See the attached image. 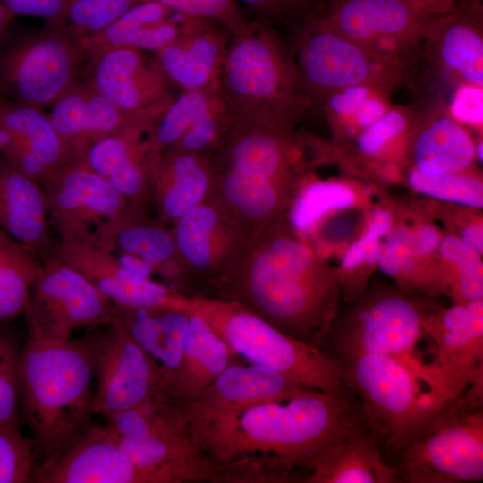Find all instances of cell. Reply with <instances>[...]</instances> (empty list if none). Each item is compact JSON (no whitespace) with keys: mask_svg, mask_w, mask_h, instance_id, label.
<instances>
[{"mask_svg":"<svg viewBox=\"0 0 483 483\" xmlns=\"http://www.w3.org/2000/svg\"><path fill=\"white\" fill-rule=\"evenodd\" d=\"M313 263L309 248L278 221L239 243L206 295L237 303L318 348L331 326L333 289Z\"/></svg>","mask_w":483,"mask_h":483,"instance_id":"obj_1","label":"cell"},{"mask_svg":"<svg viewBox=\"0 0 483 483\" xmlns=\"http://www.w3.org/2000/svg\"><path fill=\"white\" fill-rule=\"evenodd\" d=\"M296 119L232 116L211 154L214 182L208 199L231 218L242 239L278 222L284 190L301 157Z\"/></svg>","mask_w":483,"mask_h":483,"instance_id":"obj_2","label":"cell"},{"mask_svg":"<svg viewBox=\"0 0 483 483\" xmlns=\"http://www.w3.org/2000/svg\"><path fill=\"white\" fill-rule=\"evenodd\" d=\"M349 394L308 388L288 398L246 406L192 435L213 463L243 453L267 452L292 461L309 473L355 412L356 403Z\"/></svg>","mask_w":483,"mask_h":483,"instance_id":"obj_3","label":"cell"},{"mask_svg":"<svg viewBox=\"0 0 483 483\" xmlns=\"http://www.w3.org/2000/svg\"><path fill=\"white\" fill-rule=\"evenodd\" d=\"M92 337L59 343L26 340L19 362L20 415L47 460L94 424Z\"/></svg>","mask_w":483,"mask_h":483,"instance_id":"obj_4","label":"cell"},{"mask_svg":"<svg viewBox=\"0 0 483 483\" xmlns=\"http://www.w3.org/2000/svg\"><path fill=\"white\" fill-rule=\"evenodd\" d=\"M332 360L361 419L391 462L407 442L453 402L444 403L410 368L394 358L358 353Z\"/></svg>","mask_w":483,"mask_h":483,"instance_id":"obj_5","label":"cell"},{"mask_svg":"<svg viewBox=\"0 0 483 483\" xmlns=\"http://www.w3.org/2000/svg\"><path fill=\"white\" fill-rule=\"evenodd\" d=\"M219 92L233 116L299 118L313 105L289 43L268 22L257 20L232 35Z\"/></svg>","mask_w":483,"mask_h":483,"instance_id":"obj_6","label":"cell"},{"mask_svg":"<svg viewBox=\"0 0 483 483\" xmlns=\"http://www.w3.org/2000/svg\"><path fill=\"white\" fill-rule=\"evenodd\" d=\"M201 315L241 360L318 391L344 394L341 370L319 348L299 341L248 309L208 295H190Z\"/></svg>","mask_w":483,"mask_h":483,"instance_id":"obj_7","label":"cell"},{"mask_svg":"<svg viewBox=\"0 0 483 483\" xmlns=\"http://www.w3.org/2000/svg\"><path fill=\"white\" fill-rule=\"evenodd\" d=\"M124 454L158 483H210L214 463L198 445L184 410L155 394L106 419Z\"/></svg>","mask_w":483,"mask_h":483,"instance_id":"obj_8","label":"cell"},{"mask_svg":"<svg viewBox=\"0 0 483 483\" xmlns=\"http://www.w3.org/2000/svg\"><path fill=\"white\" fill-rule=\"evenodd\" d=\"M483 393L468 388L407 442L392 463L398 482L473 483L483 479Z\"/></svg>","mask_w":483,"mask_h":483,"instance_id":"obj_9","label":"cell"},{"mask_svg":"<svg viewBox=\"0 0 483 483\" xmlns=\"http://www.w3.org/2000/svg\"><path fill=\"white\" fill-rule=\"evenodd\" d=\"M288 43L312 105L348 87L395 88L406 80L408 63L377 54L343 37L317 16L308 18Z\"/></svg>","mask_w":483,"mask_h":483,"instance_id":"obj_10","label":"cell"},{"mask_svg":"<svg viewBox=\"0 0 483 483\" xmlns=\"http://www.w3.org/2000/svg\"><path fill=\"white\" fill-rule=\"evenodd\" d=\"M423 321L414 304L398 295L381 297L356 312L339 328H330L319 345L328 358L374 353L394 358L410 368L443 402L440 369L419 356Z\"/></svg>","mask_w":483,"mask_h":483,"instance_id":"obj_11","label":"cell"},{"mask_svg":"<svg viewBox=\"0 0 483 483\" xmlns=\"http://www.w3.org/2000/svg\"><path fill=\"white\" fill-rule=\"evenodd\" d=\"M86 56L64 26L47 23L8 46L0 59L4 99L44 109L76 82Z\"/></svg>","mask_w":483,"mask_h":483,"instance_id":"obj_12","label":"cell"},{"mask_svg":"<svg viewBox=\"0 0 483 483\" xmlns=\"http://www.w3.org/2000/svg\"><path fill=\"white\" fill-rule=\"evenodd\" d=\"M415 79L427 89L419 101L445 102V95L462 85L483 87L482 15L478 5L455 6L430 20L406 82Z\"/></svg>","mask_w":483,"mask_h":483,"instance_id":"obj_13","label":"cell"},{"mask_svg":"<svg viewBox=\"0 0 483 483\" xmlns=\"http://www.w3.org/2000/svg\"><path fill=\"white\" fill-rule=\"evenodd\" d=\"M23 315L26 340L59 343L78 328L107 326L115 308L81 273L51 254L30 288Z\"/></svg>","mask_w":483,"mask_h":483,"instance_id":"obj_14","label":"cell"},{"mask_svg":"<svg viewBox=\"0 0 483 483\" xmlns=\"http://www.w3.org/2000/svg\"><path fill=\"white\" fill-rule=\"evenodd\" d=\"M435 15L418 0H330L315 16L369 50L410 63Z\"/></svg>","mask_w":483,"mask_h":483,"instance_id":"obj_15","label":"cell"},{"mask_svg":"<svg viewBox=\"0 0 483 483\" xmlns=\"http://www.w3.org/2000/svg\"><path fill=\"white\" fill-rule=\"evenodd\" d=\"M83 68L82 80L131 115L157 120L177 95L156 57L134 47L98 52Z\"/></svg>","mask_w":483,"mask_h":483,"instance_id":"obj_16","label":"cell"},{"mask_svg":"<svg viewBox=\"0 0 483 483\" xmlns=\"http://www.w3.org/2000/svg\"><path fill=\"white\" fill-rule=\"evenodd\" d=\"M40 184L51 229L59 239L93 234L132 205L107 180L80 162L58 167Z\"/></svg>","mask_w":483,"mask_h":483,"instance_id":"obj_17","label":"cell"},{"mask_svg":"<svg viewBox=\"0 0 483 483\" xmlns=\"http://www.w3.org/2000/svg\"><path fill=\"white\" fill-rule=\"evenodd\" d=\"M95 355L93 409L106 419L159 394V377L153 361L115 322L92 336Z\"/></svg>","mask_w":483,"mask_h":483,"instance_id":"obj_18","label":"cell"},{"mask_svg":"<svg viewBox=\"0 0 483 483\" xmlns=\"http://www.w3.org/2000/svg\"><path fill=\"white\" fill-rule=\"evenodd\" d=\"M52 255L81 273L115 307L183 306L189 302V295L125 270L113 251L92 234L59 239Z\"/></svg>","mask_w":483,"mask_h":483,"instance_id":"obj_19","label":"cell"},{"mask_svg":"<svg viewBox=\"0 0 483 483\" xmlns=\"http://www.w3.org/2000/svg\"><path fill=\"white\" fill-rule=\"evenodd\" d=\"M184 291L206 295L229 257L242 241L226 213L207 199L172 226Z\"/></svg>","mask_w":483,"mask_h":483,"instance_id":"obj_20","label":"cell"},{"mask_svg":"<svg viewBox=\"0 0 483 483\" xmlns=\"http://www.w3.org/2000/svg\"><path fill=\"white\" fill-rule=\"evenodd\" d=\"M33 483H158L135 465L106 428L93 425L36 466Z\"/></svg>","mask_w":483,"mask_h":483,"instance_id":"obj_21","label":"cell"},{"mask_svg":"<svg viewBox=\"0 0 483 483\" xmlns=\"http://www.w3.org/2000/svg\"><path fill=\"white\" fill-rule=\"evenodd\" d=\"M423 328L436 346L444 396L453 402L483 379V301L453 306Z\"/></svg>","mask_w":483,"mask_h":483,"instance_id":"obj_22","label":"cell"},{"mask_svg":"<svg viewBox=\"0 0 483 483\" xmlns=\"http://www.w3.org/2000/svg\"><path fill=\"white\" fill-rule=\"evenodd\" d=\"M308 388L277 372L239 359L182 409L193 432L246 406L268 399L288 398Z\"/></svg>","mask_w":483,"mask_h":483,"instance_id":"obj_23","label":"cell"},{"mask_svg":"<svg viewBox=\"0 0 483 483\" xmlns=\"http://www.w3.org/2000/svg\"><path fill=\"white\" fill-rule=\"evenodd\" d=\"M153 123L140 121L90 143L76 161L107 180L131 203L148 207L152 152L146 134Z\"/></svg>","mask_w":483,"mask_h":483,"instance_id":"obj_24","label":"cell"},{"mask_svg":"<svg viewBox=\"0 0 483 483\" xmlns=\"http://www.w3.org/2000/svg\"><path fill=\"white\" fill-rule=\"evenodd\" d=\"M213 182L211 154L177 149L152 154L150 203L157 219L168 226L208 199Z\"/></svg>","mask_w":483,"mask_h":483,"instance_id":"obj_25","label":"cell"},{"mask_svg":"<svg viewBox=\"0 0 483 483\" xmlns=\"http://www.w3.org/2000/svg\"><path fill=\"white\" fill-rule=\"evenodd\" d=\"M118 324L153 361L159 377V395L165 397L180 367L191 313L183 306L115 307Z\"/></svg>","mask_w":483,"mask_h":483,"instance_id":"obj_26","label":"cell"},{"mask_svg":"<svg viewBox=\"0 0 483 483\" xmlns=\"http://www.w3.org/2000/svg\"><path fill=\"white\" fill-rule=\"evenodd\" d=\"M394 466L357 406L342 435L311 465L304 483H395Z\"/></svg>","mask_w":483,"mask_h":483,"instance_id":"obj_27","label":"cell"},{"mask_svg":"<svg viewBox=\"0 0 483 483\" xmlns=\"http://www.w3.org/2000/svg\"><path fill=\"white\" fill-rule=\"evenodd\" d=\"M232 33L211 21L155 53L162 70L181 91L219 92Z\"/></svg>","mask_w":483,"mask_h":483,"instance_id":"obj_28","label":"cell"},{"mask_svg":"<svg viewBox=\"0 0 483 483\" xmlns=\"http://www.w3.org/2000/svg\"><path fill=\"white\" fill-rule=\"evenodd\" d=\"M104 246L136 256L150 264L167 285L180 290L182 268L172 229L153 219L146 207L131 205L92 234Z\"/></svg>","mask_w":483,"mask_h":483,"instance_id":"obj_29","label":"cell"},{"mask_svg":"<svg viewBox=\"0 0 483 483\" xmlns=\"http://www.w3.org/2000/svg\"><path fill=\"white\" fill-rule=\"evenodd\" d=\"M0 229L37 252L53 251L48 205L42 185L4 157L0 158Z\"/></svg>","mask_w":483,"mask_h":483,"instance_id":"obj_30","label":"cell"},{"mask_svg":"<svg viewBox=\"0 0 483 483\" xmlns=\"http://www.w3.org/2000/svg\"><path fill=\"white\" fill-rule=\"evenodd\" d=\"M413 111L423 119L412 154L419 171L431 175L453 174L472 162L475 145L468 131L442 101H419Z\"/></svg>","mask_w":483,"mask_h":483,"instance_id":"obj_31","label":"cell"},{"mask_svg":"<svg viewBox=\"0 0 483 483\" xmlns=\"http://www.w3.org/2000/svg\"><path fill=\"white\" fill-rule=\"evenodd\" d=\"M237 360L208 321L192 309L182 361L165 398L185 408Z\"/></svg>","mask_w":483,"mask_h":483,"instance_id":"obj_32","label":"cell"},{"mask_svg":"<svg viewBox=\"0 0 483 483\" xmlns=\"http://www.w3.org/2000/svg\"><path fill=\"white\" fill-rule=\"evenodd\" d=\"M0 124L15 138L13 151L6 159L19 168L26 169L41 163L50 174L74 161L72 150L40 107L2 98Z\"/></svg>","mask_w":483,"mask_h":483,"instance_id":"obj_33","label":"cell"},{"mask_svg":"<svg viewBox=\"0 0 483 483\" xmlns=\"http://www.w3.org/2000/svg\"><path fill=\"white\" fill-rule=\"evenodd\" d=\"M44 260L0 229V325L23 314Z\"/></svg>","mask_w":483,"mask_h":483,"instance_id":"obj_34","label":"cell"},{"mask_svg":"<svg viewBox=\"0 0 483 483\" xmlns=\"http://www.w3.org/2000/svg\"><path fill=\"white\" fill-rule=\"evenodd\" d=\"M307 471L267 452H248L214 463L210 483H304Z\"/></svg>","mask_w":483,"mask_h":483,"instance_id":"obj_35","label":"cell"},{"mask_svg":"<svg viewBox=\"0 0 483 483\" xmlns=\"http://www.w3.org/2000/svg\"><path fill=\"white\" fill-rule=\"evenodd\" d=\"M174 11L157 2L136 4L99 32L75 38L86 60L103 50L115 47L136 48L141 36L153 22Z\"/></svg>","mask_w":483,"mask_h":483,"instance_id":"obj_36","label":"cell"},{"mask_svg":"<svg viewBox=\"0 0 483 483\" xmlns=\"http://www.w3.org/2000/svg\"><path fill=\"white\" fill-rule=\"evenodd\" d=\"M205 91H181L157 119L146 134L152 153L174 147L217 94Z\"/></svg>","mask_w":483,"mask_h":483,"instance_id":"obj_37","label":"cell"},{"mask_svg":"<svg viewBox=\"0 0 483 483\" xmlns=\"http://www.w3.org/2000/svg\"><path fill=\"white\" fill-rule=\"evenodd\" d=\"M354 195L341 183L314 182L306 186L296 199L291 211V223L300 231L311 228L331 210L351 206Z\"/></svg>","mask_w":483,"mask_h":483,"instance_id":"obj_38","label":"cell"},{"mask_svg":"<svg viewBox=\"0 0 483 483\" xmlns=\"http://www.w3.org/2000/svg\"><path fill=\"white\" fill-rule=\"evenodd\" d=\"M22 344L19 336L0 325V426L21 427L19 362Z\"/></svg>","mask_w":483,"mask_h":483,"instance_id":"obj_39","label":"cell"},{"mask_svg":"<svg viewBox=\"0 0 483 483\" xmlns=\"http://www.w3.org/2000/svg\"><path fill=\"white\" fill-rule=\"evenodd\" d=\"M231 122L230 109L218 92L181 140L168 149L212 154L224 140Z\"/></svg>","mask_w":483,"mask_h":483,"instance_id":"obj_40","label":"cell"},{"mask_svg":"<svg viewBox=\"0 0 483 483\" xmlns=\"http://www.w3.org/2000/svg\"><path fill=\"white\" fill-rule=\"evenodd\" d=\"M139 0H69L64 27L75 38L96 34Z\"/></svg>","mask_w":483,"mask_h":483,"instance_id":"obj_41","label":"cell"},{"mask_svg":"<svg viewBox=\"0 0 483 483\" xmlns=\"http://www.w3.org/2000/svg\"><path fill=\"white\" fill-rule=\"evenodd\" d=\"M89 88L79 79L51 104L47 114L55 130L72 150L73 160L82 139Z\"/></svg>","mask_w":483,"mask_h":483,"instance_id":"obj_42","label":"cell"},{"mask_svg":"<svg viewBox=\"0 0 483 483\" xmlns=\"http://www.w3.org/2000/svg\"><path fill=\"white\" fill-rule=\"evenodd\" d=\"M37 450L21 427L0 426V483H27L36 469Z\"/></svg>","mask_w":483,"mask_h":483,"instance_id":"obj_43","label":"cell"},{"mask_svg":"<svg viewBox=\"0 0 483 483\" xmlns=\"http://www.w3.org/2000/svg\"><path fill=\"white\" fill-rule=\"evenodd\" d=\"M456 174L431 175L414 169L410 175V182L415 190L428 196L464 206L481 208L482 183L474 178Z\"/></svg>","mask_w":483,"mask_h":483,"instance_id":"obj_44","label":"cell"},{"mask_svg":"<svg viewBox=\"0 0 483 483\" xmlns=\"http://www.w3.org/2000/svg\"><path fill=\"white\" fill-rule=\"evenodd\" d=\"M440 252L459 270L458 294L466 302L482 299L483 276L479 254L454 236H448L441 242Z\"/></svg>","mask_w":483,"mask_h":483,"instance_id":"obj_45","label":"cell"},{"mask_svg":"<svg viewBox=\"0 0 483 483\" xmlns=\"http://www.w3.org/2000/svg\"><path fill=\"white\" fill-rule=\"evenodd\" d=\"M411 108L390 106L376 122L366 127L358 139V147L367 155L377 154L386 144L408 127Z\"/></svg>","mask_w":483,"mask_h":483,"instance_id":"obj_46","label":"cell"},{"mask_svg":"<svg viewBox=\"0 0 483 483\" xmlns=\"http://www.w3.org/2000/svg\"><path fill=\"white\" fill-rule=\"evenodd\" d=\"M483 87L462 85L451 95L447 109L459 123L471 125L482 124Z\"/></svg>","mask_w":483,"mask_h":483,"instance_id":"obj_47","label":"cell"},{"mask_svg":"<svg viewBox=\"0 0 483 483\" xmlns=\"http://www.w3.org/2000/svg\"><path fill=\"white\" fill-rule=\"evenodd\" d=\"M14 16L46 20L47 23L64 26L69 0H1Z\"/></svg>","mask_w":483,"mask_h":483,"instance_id":"obj_48","label":"cell"},{"mask_svg":"<svg viewBox=\"0 0 483 483\" xmlns=\"http://www.w3.org/2000/svg\"><path fill=\"white\" fill-rule=\"evenodd\" d=\"M262 17L261 21L301 13L317 0H238Z\"/></svg>","mask_w":483,"mask_h":483,"instance_id":"obj_49","label":"cell"},{"mask_svg":"<svg viewBox=\"0 0 483 483\" xmlns=\"http://www.w3.org/2000/svg\"><path fill=\"white\" fill-rule=\"evenodd\" d=\"M410 232L402 227L396 228L388 237L385 248L381 250L377 259L380 270L390 276H396L401 272L402 251L411 243Z\"/></svg>","mask_w":483,"mask_h":483,"instance_id":"obj_50","label":"cell"},{"mask_svg":"<svg viewBox=\"0 0 483 483\" xmlns=\"http://www.w3.org/2000/svg\"><path fill=\"white\" fill-rule=\"evenodd\" d=\"M439 240L440 235L438 231L431 225H425L420 227L411 236V244L414 253L427 255L437 247Z\"/></svg>","mask_w":483,"mask_h":483,"instance_id":"obj_51","label":"cell"},{"mask_svg":"<svg viewBox=\"0 0 483 483\" xmlns=\"http://www.w3.org/2000/svg\"><path fill=\"white\" fill-rule=\"evenodd\" d=\"M110 250L119 265L125 270L145 278H151V275L155 273L154 267L145 260L117 250Z\"/></svg>","mask_w":483,"mask_h":483,"instance_id":"obj_52","label":"cell"},{"mask_svg":"<svg viewBox=\"0 0 483 483\" xmlns=\"http://www.w3.org/2000/svg\"><path fill=\"white\" fill-rule=\"evenodd\" d=\"M391 226L392 216L390 213L386 210H379L372 216L367 233L379 240L390 232Z\"/></svg>","mask_w":483,"mask_h":483,"instance_id":"obj_53","label":"cell"},{"mask_svg":"<svg viewBox=\"0 0 483 483\" xmlns=\"http://www.w3.org/2000/svg\"><path fill=\"white\" fill-rule=\"evenodd\" d=\"M462 241L479 255L483 252V228L479 224L467 226L462 234Z\"/></svg>","mask_w":483,"mask_h":483,"instance_id":"obj_54","label":"cell"},{"mask_svg":"<svg viewBox=\"0 0 483 483\" xmlns=\"http://www.w3.org/2000/svg\"><path fill=\"white\" fill-rule=\"evenodd\" d=\"M365 251L366 245L360 238L346 251L343 259V267L347 270H352L360 266L364 261Z\"/></svg>","mask_w":483,"mask_h":483,"instance_id":"obj_55","label":"cell"},{"mask_svg":"<svg viewBox=\"0 0 483 483\" xmlns=\"http://www.w3.org/2000/svg\"><path fill=\"white\" fill-rule=\"evenodd\" d=\"M433 13L439 14L454 9L457 0H418Z\"/></svg>","mask_w":483,"mask_h":483,"instance_id":"obj_56","label":"cell"},{"mask_svg":"<svg viewBox=\"0 0 483 483\" xmlns=\"http://www.w3.org/2000/svg\"><path fill=\"white\" fill-rule=\"evenodd\" d=\"M15 16L0 2V38L8 30Z\"/></svg>","mask_w":483,"mask_h":483,"instance_id":"obj_57","label":"cell"},{"mask_svg":"<svg viewBox=\"0 0 483 483\" xmlns=\"http://www.w3.org/2000/svg\"><path fill=\"white\" fill-rule=\"evenodd\" d=\"M415 269V260L412 252L405 251L402 257L401 260V272L407 275L413 273Z\"/></svg>","mask_w":483,"mask_h":483,"instance_id":"obj_58","label":"cell"},{"mask_svg":"<svg viewBox=\"0 0 483 483\" xmlns=\"http://www.w3.org/2000/svg\"><path fill=\"white\" fill-rule=\"evenodd\" d=\"M475 152L478 155L479 158H480V160H482V142L478 144V146L475 148Z\"/></svg>","mask_w":483,"mask_h":483,"instance_id":"obj_59","label":"cell"}]
</instances>
